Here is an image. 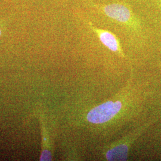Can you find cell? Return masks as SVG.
<instances>
[{
	"label": "cell",
	"instance_id": "2",
	"mask_svg": "<svg viewBox=\"0 0 161 161\" xmlns=\"http://www.w3.org/2000/svg\"><path fill=\"white\" fill-rule=\"evenodd\" d=\"M94 5L98 10L116 22L132 28L136 26L137 20L129 6L121 3Z\"/></svg>",
	"mask_w": 161,
	"mask_h": 161
},
{
	"label": "cell",
	"instance_id": "4",
	"mask_svg": "<svg viewBox=\"0 0 161 161\" xmlns=\"http://www.w3.org/2000/svg\"><path fill=\"white\" fill-rule=\"evenodd\" d=\"M88 26L90 29L97 35L98 38L104 46L106 47L110 51L117 53L122 58L125 57L119 41L115 34L107 30L95 27L90 22H88Z\"/></svg>",
	"mask_w": 161,
	"mask_h": 161
},
{
	"label": "cell",
	"instance_id": "3",
	"mask_svg": "<svg viewBox=\"0 0 161 161\" xmlns=\"http://www.w3.org/2000/svg\"><path fill=\"white\" fill-rule=\"evenodd\" d=\"M123 108V104L119 100L110 101L93 108L87 114V120L93 124L106 122L117 115Z\"/></svg>",
	"mask_w": 161,
	"mask_h": 161
},
{
	"label": "cell",
	"instance_id": "1",
	"mask_svg": "<svg viewBox=\"0 0 161 161\" xmlns=\"http://www.w3.org/2000/svg\"><path fill=\"white\" fill-rule=\"evenodd\" d=\"M143 128L130 132L121 140L108 145L104 149V158L107 161H126L128 159L129 150L136 139L142 132Z\"/></svg>",
	"mask_w": 161,
	"mask_h": 161
},
{
	"label": "cell",
	"instance_id": "5",
	"mask_svg": "<svg viewBox=\"0 0 161 161\" xmlns=\"http://www.w3.org/2000/svg\"><path fill=\"white\" fill-rule=\"evenodd\" d=\"M51 147L50 145L49 136L46 131L45 128L43 127L42 130V150L40 157V161H52V156Z\"/></svg>",
	"mask_w": 161,
	"mask_h": 161
},
{
	"label": "cell",
	"instance_id": "6",
	"mask_svg": "<svg viewBox=\"0 0 161 161\" xmlns=\"http://www.w3.org/2000/svg\"><path fill=\"white\" fill-rule=\"evenodd\" d=\"M1 29H0V36H1Z\"/></svg>",
	"mask_w": 161,
	"mask_h": 161
}]
</instances>
